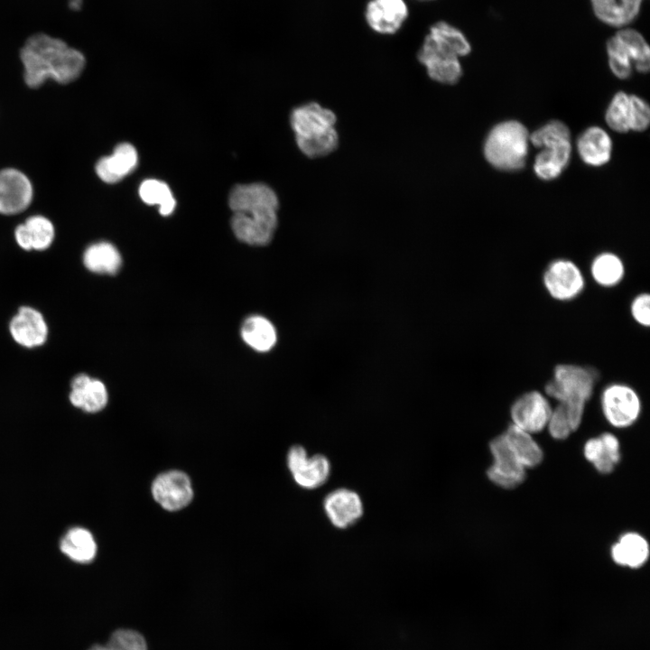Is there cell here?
<instances>
[{
    "label": "cell",
    "instance_id": "6da1fadb",
    "mask_svg": "<svg viewBox=\"0 0 650 650\" xmlns=\"http://www.w3.org/2000/svg\"><path fill=\"white\" fill-rule=\"evenodd\" d=\"M20 58L24 81L32 88L41 87L48 79L60 84L70 83L80 76L86 65L80 51L42 32L27 39Z\"/></svg>",
    "mask_w": 650,
    "mask_h": 650
},
{
    "label": "cell",
    "instance_id": "7a4b0ae2",
    "mask_svg": "<svg viewBox=\"0 0 650 650\" xmlns=\"http://www.w3.org/2000/svg\"><path fill=\"white\" fill-rule=\"evenodd\" d=\"M233 211L231 227L236 237L251 246H265L277 227L279 200L275 192L263 183L236 186L229 196Z\"/></svg>",
    "mask_w": 650,
    "mask_h": 650
},
{
    "label": "cell",
    "instance_id": "3957f363",
    "mask_svg": "<svg viewBox=\"0 0 650 650\" xmlns=\"http://www.w3.org/2000/svg\"><path fill=\"white\" fill-rule=\"evenodd\" d=\"M336 123V114L317 102L296 107L290 115L297 146L311 159L327 156L337 150L339 136Z\"/></svg>",
    "mask_w": 650,
    "mask_h": 650
},
{
    "label": "cell",
    "instance_id": "277c9868",
    "mask_svg": "<svg viewBox=\"0 0 650 650\" xmlns=\"http://www.w3.org/2000/svg\"><path fill=\"white\" fill-rule=\"evenodd\" d=\"M598 373L590 367L574 364H559L552 377L544 385V393L563 404L573 431L582 421L586 403L590 399Z\"/></svg>",
    "mask_w": 650,
    "mask_h": 650
},
{
    "label": "cell",
    "instance_id": "5b68a950",
    "mask_svg": "<svg viewBox=\"0 0 650 650\" xmlns=\"http://www.w3.org/2000/svg\"><path fill=\"white\" fill-rule=\"evenodd\" d=\"M528 131L523 124L510 120L497 124L489 132L484 145L487 161L502 171L524 167L528 154Z\"/></svg>",
    "mask_w": 650,
    "mask_h": 650
},
{
    "label": "cell",
    "instance_id": "8992f818",
    "mask_svg": "<svg viewBox=\"0 0 650 650\" xmlns=\"http://www.w3.org/2000/svg\"><path fill=\"white\" fill-rule=\"evenodd\" d=\"M530 141L543 148L534 165L536 175L545 181L557 178L571 158V134L567 125L561 121H551L534 131Z\"/></svg>",
    "mask_w": 650,
    "mask_h": 650
},
{
    "label": "cell",
    "instance_id": "52a82bcc",
    "mask_svg": "<svg viewBox=\"0 0 650 650\" xmlns=\"http://www.w3.org/2000/svg\"><path fill=\"white\" fill-rule=\"evenodd\" d=\"M417 58L434 81L454 85L462 76V68L454 49L431 32L425 36Z\"/></svg>",
    "mask_w": 650,
    "mask_h": 650
},
{
    "label": "cell",
    "instance_id": "ba28073f",
    "mask_svg": "<svg viewBox=\"0 0 650 650\" xmlns=\"http://www.w3.org/2000/svg\"><path fill=\"white\" fill-rule=\"evenodd\" d=\"M600 404L606 420L616 428L632 425L641 413L639 395L626 384L613 383L607 385L602 391Z\"/></svg>",
    "mask_w": 650,
    "mask_h": 650
},
{
    "label": "cell",
    "instance_id": "9c48e42d",
    "mask_svg": "<svg viewBox=\"0 0 650 650\" xmlns=\"http://www.w3.org/2000/svg\"><path fill=\"white\" fill-rule=\"evenodd\" d=\"M543 281L550 296L560 302L576 298L585 287L581 270L568 259H557L550 263L543 273Z\"/></svg>",
    "mask_w": 650,
    "mask_h": 650
},
{
    "label": "cell",
    "instance_id": "30bf717a",
    "mask_svg": "<svg viewBox=\"0 0 650 650\" xmlns=\"http://www.w3.org/2000/svg\"><path fill=\"white\" fill-rule=\"evenodd\" d=\"M152 495L164 510L179 511L193 498V488L189 476L181 470H169L159 474L153 481Z\"/></svg>",
    "mask_w": 650,
    "mask_h": 650
},
{
    "label": "cell",
    "instance_id": "8fae6325",
    "mask_svg": "<svg viewBox=\"0 0 650 650\" xmlns=\"http://www.w3.org/2000/svg\"><path fill=\"white\" fill-rule=\"evenodd\" d=\"M552 407L546 395L533 390L519 396L511 405L514 425L530 433H538L547 427Z\"/></svg>",
    "mask_w": 650,
    "mask_h": 650
},
{
    "label": "cell",
    "instance_id": "7c38bea8",
    "mask_svg": "<svg viewBox=\"0 0 650 650\" xmlns=\"http://www.w3.org/2000/svg\"><path fill=\"white\" fill-rule=\"evenodd\" d=\"M493 463L488 468V478L503 488H514L525 478V468L507 446L503 435L490 441Z\"/></svg>",
    "mask_w": 650,
    "mask_h": 650
},
{
    "label": "cell",
    "instance_id": "4fadbf2b",
    "mask_svg": "<svg viewBox=\"0 0 650 650\" xmlns=\"http://www.w3.org/2000/svg\"><path fill=\"white\" fill-rule=\"evenodd\" d=\"M287 465L295 482L307 489L323 485L330 470V461L325 456L316 454L307 458L305 449L300 445L289 450Z\"/></svg>",
    "mask_w": 650,
    "mask_h": 650
},
{
    "label": "cell",
    "instance_id": "5bb4252c",
    "mask_svg": "<svg viewBox=\"0 0 650 650\" xmlns=\"http://www.w3.org/2000/svg\"><path fill=\"white\" fill-rule=\"evenodd\" d=\"M32 200V186L22 172L6 168L0 171V213L18 214L25 210Z\"/></svg>",
    "mask_w": 650,
    "mask_h": 650
},
{
    "label": "cell",
    "instance_id": "9a60e30c",
    "mask_svg": "<svg viewBox=\"0 0 650 650\" xmlns=\"http://www.w3.org/2000/svg\"><path fill=\"white\" fill-rule=\"evenodd\" d=\"M9 331L17 344L29 348L43 345L48 337L42 314L30 306L19 308L10 321Z\"/></svg>",
    "mask_w": 650,
    "mask_h": 650
},
{
    "label": "cell",
    "instance_id": "2e32d148",
    "mask_svg": "<svg viewBox=\"0 0 650 650\" xmlns=\"http://www.w3.org/2000/svg\"><path fill=\"white\" fill-rule=\"evenodd\" d=\"M408 15L404 0H370L366 8L368 25L376 32H396Z\"/></svg>",
    "mask_w": 650,
    "mask_h": 650
},
{
    "label": "cell",
    "instance_id": "e0dca14e",
    "mask_svg": "<svg viewBox=\"0 0 650 650\" xmlns=\"http://www.w3.org/2000/svg\"><path fill=\"white\" fill-rule=\"evenodd\" d=\"M69 400L74 407L85 413H95L107 406L108 393L100 380L79 374L71 381Z\"/></svg>",
    "mask_w": 650,
    "mask_h": 650
},
{
    "label": "cell",
    "instance_id": "ac0fdd59",
    "mask_svg": "<svg viewBox=\"0 0 650 650\" xmlns=\"http://www.w3.org/2000/svg\"><path fill=\"white\" fill-rule=\"evenodd\" d=\"M323 506L327 516L338 528L352 525L363 514L359 496L346 488H339L327 495Z\"/></svg>",
    "mask_w": 650,
    "mask_h": 650
},
{
    "label": "cell",
    "instance_id": "d6986e66",
    "mask_svg": "<svg viewBox=\"0 0 650 650\" xmlns=\"http://www.w3.org/2000/svg\"><path fill=\"white\" fill-rule=\"evenodd\" d=\"M138 162L135 148L128 143L119 144L112 154L100 158L96 163L98 176L107 183H116L132 172Z\"/></svg>",
    "mask_w": 650,
    "mask_h": 650
},
{
    "label": "cell",
    "instance_id": "ffe728a7",
    "mask_svg": "<svg viewBox=\"0 0 650 650\" xmlns=\"http://www.w3.org/2000/svg\"><path fill=\"white\" fill-rule=\"evenodd\" d=\"M60 552L78 564L92 562L98 553V544L93 534L86 527L72 526L60 537Z\"/></svg>",
    "mask_w": 650,
    "mask_h": 650
},
{
    "label": "cell",
    "instance_id": "44dd1931",
    "mask_svg": "<svg viewBox=\"0 0 650 650\" xmlns=\"http://www.w3.org/2000/svg\"><path fill=\"white\" fill-rule=\"evenodd\" d=\"M584 456L599 472L610 473L620 460L619 441L614 434L604 432L586 441Z\"/></svg>",
    "mask_w": 650,
    "mask_h": 650
},
{
    "label": "cell",
    "instance_id": "7402d4cb",
    "mask_svg": "<svg viewBox=\"0 0 650 650\" xmlns=\"http://www.w3.org/2000/svg\"><path fill=\"white\" fill-rule=\"evenodd\" d=\"M581 160L590 166H602L611 156L612 141L608 133L599 126L586 129L577 142Z\"/></svg>",
    "mask_w": 650,
    "mask_h": 650
},
{
    "label": "cell",
    "instance_id": "603a6c76",
    "mask_svg": "<svg viewBox=\"0 0 650 650\" xmlns=\"http://www.w3.org/2000/svg\"><path fill=\"white\" fill-rule=\"evenodd\" d=\"M649 544L641 534H624L611 548L613 561L623 567L638 569L649 557Z\"/></svg>",
    "mask_w": 650,
    "mask_h": 650
},
{
    "label": "cell",
    "instance_id": "cb8c5ba5",
    "mask_svg": "<svg viewBox=\"0 0 650 650\" xmlns=\"http://www.w3.org/2000/svg\"><path fill=\"white\" fill-rule=\"evenodd\" d=\"M599 20L611 25L623 26L633 22L639 14L642 0H590Z\"/></svg>",
    "mask_w": 650,
    "mask_h": 650
},
{
    "label": "cell",
    "instance_id": "d4e9b609",
    "mask_svg": "<svg viewBox=\"0 0 650 650\" xmlns=\"http://www.w3.org/2000/svg\"><path fill=\"white\" fill-rule=\"evenodd\" d=\"M502 435L509 449L525 469L536 467L542 462L543 450L532 434L511 424Z\"/></svg>",
    "mask_w": 650,
    "mask_h": 650
},
{
    "label": "cell",
    "instance_id": "484cf974",
    "mask_svg": "<svg viewBox=\"0 0 650 650\" xmlns=\"http://www.w3.org/2000/svg\"><path fill=\"white\" fill-rule=\"evenodd\" d=\"M83 264L92 273L115 274L122 265V257L115 246L103 241L94 243L85 250Z\"/></svg>",
    "mask_w": 650,
    "mask_h": 650
},
{
    "label": "cell",
    "instance_id": "4316f807",
    "mask_svg": "<svg viewBox=\"0 0 650 650\" xmlns=\"http://www.w3.org/2000/svg\"><path fill=\"white\" fill-rule=\"evenodd\" d=\"M243 340L259 352L269 351L276 343V330L270 320L259 315L246 319L241 327Z\"/></svg>",
    "mask_w": 650,
    "mask_h": 650
},
{
    "label": "cell",
    "instance_id": "83f0119b",
    "mask_svg": "<svg viewBox=\"0 0 650 650\" xmlns=\"http://www.w3.org/2000/svg\"><path fill=\"white\" fill-rule=\"evenodd\" d=\"M590 274L599 286L610 288L622 281L625 275V265L616 254L604 252L592 260Z\"/></svg>",
    "mask_w": 650,
    "mask_h": 650
},
{
    "label": "cell",
    "instance_id": "f1b7e54d",
    "mask_svg": "<svg viewBox=\"0 0 650 650\" xmlns=\"http://www.w3.org/2000/svg\"><path fill=\"white\" fill-rule=\"evenodd\" d=\"M616 36L627 49L637 71L646 73L650 69V51L641 33L633 29L618 32Z\"/></svg>",
    "mask_w": 650,
    "mask_h": 650
},
{
    "label": "cell",
    "instance_id": "f546056e",
    "mask_svg": "<svg viewBox=\"0 0 650 650\" xmlns=\"http://www.w3.org/2000/svg\"><path fill=\"white\" fill-rule=\"evenodd\" d=\"M139 195L145 203L159 205L160 213L163 216L170 215L176 205L168 185L158 180L150 179L143 181L139 188Z\"/></svg>",
    "mask_w": 650,
    "mask_h": 650
},
{
    "label": "cell",
    "instance_id": "4dcf8cb0",
    "mask_svg": "<svg viewBox=\"0 0 650 650\" xmlns=\"http://www.w3.org/2000/svg\"><path fill=\"white\" fill-rule=\"evenodd\" d=\"M605 118L608 126L616 132L630 130V99L627 93L619 91L613 97Z\"/></svg>",
    "mask_w": 650,
    "mask_h": 650
},
{
    "label": "cell",
    "instance_id": "1f68e13d",
    "mask_svg": "<svg viewBox=\"0 0 650 650\" xmlns=\"http://www.w3.org/2000/svg\"><path fill=\"white\" fill-rule=\"evenodd\" d=\"M23 224L29 235L32 250L42 251L51 246L55 230L50 219L43 216H32Z\"/></svg>",
    "mask_w": 650,
    "mask_h": 650
},
{
    "label": "cell",
    "instance_id": "d6a6232c",
    "mask_svg": "<svg viewBox=\"0 0 650 650\" xmlns=\"http://www.w3.org/2000/svg\"><path fill=\"white\" fill-rule=\"evenodd\" d=\"M609 67L616 77L625 79L632 73V60L623 43L614 35L607 42Z\"/></svg>",
    "mask_w": 650,
    "mask_h": 650
},
{
    "label": "cell",
    "instance_id": "836d02e7",
    "mask_svg": "<svg viewBox=\"0 0 650 650\" xmlns=\"http://www.w3.org/2000/svg\"><path fill=\"white\" fill-rule=\"evenodd\" d=\"M430 32L448 42L455 49L459 57L466 56L471 51L469 42L462 32L445 22L434 23Z\"/></svg>",
    "mask_w": 650,
    "mask_h": 650
},
{
    "label": "cell",
    "instance_id": "e575fe53",
    "mask_svg": "<svg viewBox=\"0 0 650 650\" xmlns=\"http://www.w3.org/2000/svg\"><path fill=\"white\" fill-rule=\"evenodd\" d=\"M107 645L113 650H148L144 636L138 631L126 628L116 630Z\"/></svg>",
    "mask_w": 650,
    "mask_h": 650
},
{
    "label": "cell",
    "instance_id": "d590c367",
    "mask_svg": "<svg viewBox=\"0 0 650 650\" xmlns=\"http://www.w3.org/2000/svg\"><path fill=\"white\" fill-rule=\"evenodd\" d=\"M547 428L555 440H565L574 432L563 404L558 403L557 406L552 408Z\"/></svg>",
    "mask_w": 650,
    "mask_h": 650
},
{
    "label": "cell",
    "instance_id": "8d00e7d4",
    "mask_svg": "<svg viewBox=\"0 0 650 650\" xmlns=\"http://www.w3.org/2000/svg\"><path fill=\"white\" fill-rule=\"evenodd\" d=\"M630 130L645 131L650 123V107L645 100L636 95H630Z\"/></svg>",
    "mask_w": 650,
    "mask_h": 650
},
{
    "label": "cell",
    "instance_id": "74e56055",
    "mask_svg": "<svg viewBox=\"0 0 650 650\" xmlns=\"http://www.w3.org/2000/svg\"><path fill=\"white\" fill-rule=\"evenodd\" d=\"M630 312L634 320L641 326L650 325V296L646 292L636 295L630 305Z\"/></svg>",
    "mask_w": 650,
    "mask_h": 650
},
{
    "label": "cell",
    "instance_id": "f35d334b",
    "mask_svg": "<svg viewBox=\"0 0 650 650\" xmlns=\"http://www.w3.org/2000/svg\"><path fill=\"white\" fill-rule=\"evenodd\" d=\"M15 240L19 246L24 250H32L31 241L24 224H20L14 231Z\"/></svg>",
    "mask_w": 650,
    "mask_h": 650
},
{
    "label": "cell",
    "instance_id": "ab89813d",
    "mask_svg": "<svg viewBox=\"0 0 650 650\" xmlns=\"http://www.w3.org/2000/svg\"><path fill=\"white\" fill-rule=\"evenodd\" d=\"M88 650H113L110 646L107 645H93Z\"/></svg>",
    "mask_w": 650,
    "mask_h": 650
}]
</instances>
